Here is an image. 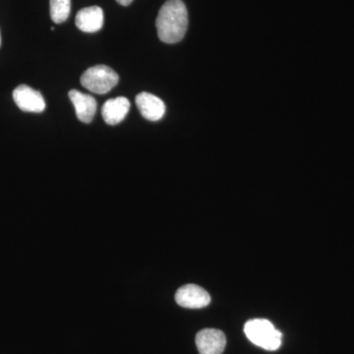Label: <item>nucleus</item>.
<instances>
[{"mask_svg":"<svg viewBox=\"0 0 354 354\" xmlns=\"http://www.w3.org/2000/svg\"><path fill=\"white\" fill-rule=\"evenodd\" d=\"M158 36L165 44H176L185 36L188 13L183 0H167L160 9L157 21Z\"/></svg>","mask_w":354,"mask_h":354,"instance_id":"nucleus-1","label":"nucleus"},{"mask_svg":"<svg viewBox=\"0 0 354 354\" xmlns=\"http://www.w3.org/2000/svg\"><path fill=\"white\" fill-rule=\"evenodd\" d=\"M249 341L266 351H277L281 346L283 335L266 319H253L244 326Z\"/></svg>","mask_w":354,"mask_h":354,"instance_id":"nucleus-2","label":"nucleus"},{"mask_svg":"<svg viewBox=\"0 0 354 354\" xmlns=\"http://www.w3.org/2000/svg\"><path fill=\"white\" fill-rule=\"evenodd\" d=\"M120 77L111 67L106 65H97L91 67L81 76V84L90 92L104 95L118 85Z\"/></svg>","mask_w":354,"mask_h":354,"instance_id":"nucleus-3","label":"nucleus"},{"mask_svg":"<svg viewBox=\"0 0 354 354\" xmlns=\"http://www.w3.org/2000/svg\"><path fill=\"white\" fill-rule=\"evenodd\" d=\"M13 100L18 108L25 113H43L46 102L39 91L27 85L18 86L13 91Z\"/></svg>","mask_w":354,"mask_h":354,"instance_id":"nucleus-4","label":"nucleus"},{"mask_svg":"<svg viewBox=\"0 0 354 354\" xmlns=\"http://www.w3.org/2000/svg\"><path fill=\"white\" fill-rule=\"evenodd\" d=\"M176 301L184 308L199 309L208 306L211 297L201 286L186 285L176 291Z\"/></svg>","mask_w":354,"mask_h":354,"instance_id":"nucleus-5","label":"nucleus"},{"mask_svg":"<svg viewBox=\"0 0 354 354\" xmlns=\"http://www.w3.org/2000/svg\"><path fill=\"white\" fill-rule=\"evenodd\" d=\"M195 342L200 354H223L227 337L220 330L204 329L198 333Z\"/></svg>","mask_w":354,"mask_h":354,"instance_id":"nucleus-6","label":"nucleus"},{"mask_svg":"<svg viewBox=\"0 0 354 354\" xmlns=\"http://www.w3.org/2000/svg\"><path fill=\"white\" fill-rule=\"evenodd\" d=\"M136 106L144 118L150 121H158L164 118L165 102L157 95L150 93H140L136 97Z\"/></svg>","mask_w":354,"mask_h":354,"instance_id":"nucleus-7","label":"nucleus"},{"mask_svg":"<svg viewBox=\"0 0 354 354\" xmlns=\"http://www.w3.org/2000/svg\"><path fill=\"white\" fill-rule=\"evenodd\" d=\"M69 99L75 108L78 120L84 123L92 122L97 111V102L94 97L90 95L83 94L79 91L71 90L69 92Z\"/></svg>","mask_w":354,"mask_h":354,"instance_id":"nucleus-8","label":"nucleus"},{"mask_svg":"<svg viewBox=\"0 0 354 354\" xmlns=\"http://www.w3.org/2000/svg\"><path fill=\"white\" fill-rule=\"evenodd\" d=\"M76 26L80 31L95 32L104 26V11L101 7L90 6L81 9L76 15Z\"/></svg>","mask_w":354,"mask_h":354,"instance_id":"nucleus-9","label":"nucleus"},{"mask_svg":"<svg viewBox=\"0 0 354 354\" xmlns=\"http://www.w3.org/2000/svg\"><path fill=\"white\" fill-rule=\"evenodd\" d=\"M130 109L129 100L124 97H114L104 102L102 115L109 125H116L127 118Z\"/></svg>","mask_w":354,"mask_h":354,"instance_id":"nucleus-10","label":"nucleus"},{"mask_svg":"<svg viewBox=\"0 0 354 354\" xmlns=\"http://www.w3.org/2000/svg\"><path fill=\"white\" fill-rule=\"evenodd\" d=\"M50 11L51 20L62 24L68 19L71 12V0H50Z\"/></svg>","mask_w":354,"mask_h":354,"instance_id":"nucleus-11","label":"nucleus"},{"mask_svg":"<svg viewBox=\"0 0 354 354\" xmlns=\"http://www.w3.org/2000/svg\"><path fill=\"white\" fill-rule=\"evenodd\" d=\"M116 2H118V3H120V6H128L132 3L133 0H116Z\"/></svg>","mask_w":354,"mask_h":354,"instance_id":"nucleus-12","label":"nucleus"},{"mask_svg":"<svg viewBox=\"0 0 354 354\" xmlns=\"http://www.w3.org/2000/svg\"><path fill=\"white\" fill-rule=\"evenodd\" d=\"M0 44H1V36H0Z\"/></svg>","mask_w":354,"mask_h":354,"instance_id":"nucleus-13","label":"nucleus"}]
</instances>
